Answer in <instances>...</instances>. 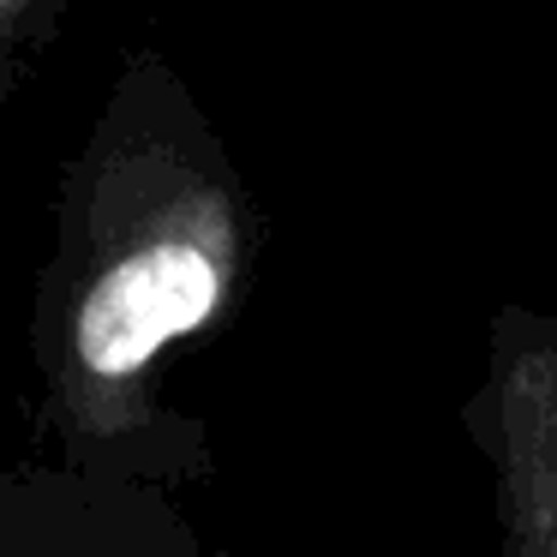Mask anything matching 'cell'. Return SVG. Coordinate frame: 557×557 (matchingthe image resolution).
I'll list each match as a JSON object with an SVG mask.
<instances>
[{
  "label": "cell",
  "instance_id": "cell-4",
  "mask_svg": "<svg viewBox=\"0 0 557 557\" xmlns=\"http://www.w3.org/2000/svg\"><path fill=\"white\" fill-rule=\"evenodd\" d=\"M25 7H30V0H0V25H7V18H18Z\"/></svg>",
  "mask_w": 557,
  "mask_h": 557
},
{
  "label": "cell",
  "instance_id": "cell-1",
  "mask_svg": "<svg viewBox=\"0 0 557 557\" xmlns=\"http://www.w3.org/2000/svg\"><path fill=\"white\" fill-rule=\"evenodd\" d=\"M240 222L216 181L162 174L102 210L66 294V384L109 408L181 336L228 306Z\"/></svg>",
  "mask_w": 557,
  "mask_h": 557
},
{
  "label": "cell",
  "instance_id": "cell-2",
  "mask_svg": "<svg viewBox=\"0 0 557 557\" xmlns=\"http://www.w3.org/2000/svg\"><path fill=\"white\" fill-rule=\"evenodd\" d=\"M497 444L516 557H557V336L509 312L497 354Z\"/></svg>",
  "mask_w": 557,
  "mask_h": 557
},
{
  "label": "cell",
  "instance_id": "cell-3",
  "mask_svg": "<svg viewBox=\"0 0 557 557\" xmlns=\"http://www.w3.org/2000/svg\"><path fill=\"white\" fill-rule=\"evenodd\" d=\"M126 504L114 497H90V492H7L0 497V557H114V533H121ZM121 557H198V552H174L162 545V521L138 516L133 540Z\"/></svg>",
  "mask_w": 557,
  "mask_h": 557
}]
</instances>
